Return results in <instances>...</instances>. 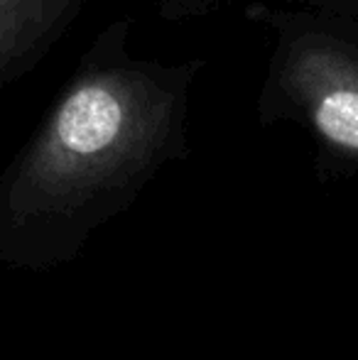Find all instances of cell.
<instances>
[{
  "mask_svg": "<svg viewBox=\"0 0 358 360\" xmlns=\"http://www.w3.org/2000/svg\"><path fill=\"white\" fill-rule=\"evenodd\" d=\"M170 108V96L140 72L110 69L77 81L27 155L15 204L30 211L67 204L140 162Z\"/></svg>",
  "mask_w": 358,
  "mask_h": 360,
  "instance_id": "6da1fadb",
  "label": "cell"
},
{
  "mask_svg": "<svg viewBox=\"0 0 358 360\" xmlns=\"http://www.w3.org/2000/svg\"><path fill=\"white\" fill-rule=\"evenodd\" d=\"M287 86L329 145L358 155V59L324 37L300 39Z\"/></svg>",
  "mask_w": 358,
  "mask_h": 360,
  "instance_id": "7a4b0ae2",
  "label": "cell"
},
{
  "mask_svg": "<svg viewBox=\"0 0 358 360\" xmlns=\"http://www.w3.org/2000/svg\"><path fill=\"white\" fill-rule=\"evenodd\" d=\"M67 5L69 0H0V76L47 34Z\"/></svg>",
  "mask_w": 358,
  "mask_h": 360,
  "instance_id": "3957f363",
  "label": "cell"
}]
</instances>
